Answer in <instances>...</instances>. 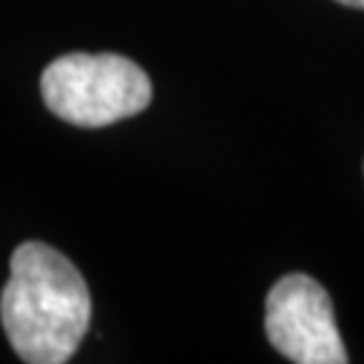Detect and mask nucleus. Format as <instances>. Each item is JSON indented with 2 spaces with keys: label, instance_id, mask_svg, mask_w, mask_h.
Here are the masks:
<instances>
[{
  "label": "nucleus",
  "instance_id": "nucleus-1",
  "mask_svg": "<svg viewBox=\"0 0 364 364\" xmlns=\"http://www.w3.org/2000/svg\"><path fill=\"white\" fill-rule=\"evenodd\" d=\"M90 318V289L70 259L38 240L14 251L11 275L0 294V321L22 362H68Z\"/></svg>",
  "mask_w": 364,
  "mask_h": 364
},
{
  "label": "nucleus",
  "instance_id": "nucleus-2",
  "mask_svg": "<svg viewBox=\"0 0 364 364\" xmlns=\"http://www.w3.org/2000/svg\"><path fill=\"white\" fill-rule=\"evenodd\" d=\"M43 103L76 127H105L141 114L151 103V81L119 54L73 52L57 57L41 76Z\"/></svg>",
  "mask_w": 364,
  "mask_h": 364
},
{
  "label": "nucleus",
  "instance_id": "nucleus-3",
  "mask_svg": "<svg viewBox=\"0 0 364 364\" xmlns=\"http://www.w3.org/2000/svg\"><path fill=\"white\" fill-rule=\"evenodd\" d=\"M264 332L281 356L297 364H346L335 311L326 289L305 273L275 281L264 305Z\"/></svg>",
  "mask_w": 364,
  "mask_h": 364
},
{
  "label": "nucleus",
  "instance_id": "nucleus-4",
  "mask_svg": "<svg viewBox=\"0 0 364 364\" xmlns=\"http://www.w3.org/2000/svg\"><path fill=\"white\" fill-rule=\"evenodd\" d=\"M343 6H348V9H362L364 11V0H338Z\"/></svg>",
  "mask_w": 364,
  "mask_h": 364
}]
</instances>
